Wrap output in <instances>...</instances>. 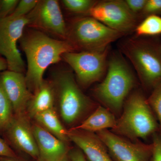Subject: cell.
Returning a JSON list of instances; mask_svg holds the SVG:
<instances>
[{"label": "cell", "mask_w": 161, "mask_h": 161, "mask_svg": "<svg viewBox=\"0 0 161 161\" xmlns=\"http://www.w3.org/2000/svg\"><path fill=\"white\" fill-rule=\"evenodd\" d=\"M29 26H32L66 39L68 29L58 1H39L36 6L27 15Z\"/></svg>", "instance_id": "8fae6325"}, {"label": "cell", "mask_w": 161, "mask_h": 161, "mask_svg": "<svg viewBox=\"0 0 161 161\" xmlns=\"http://www.w3.org/2000/svg\"><path fill=\"white\" fill-rule=\"evenodd\" d=\"M52 82L61 118L68 125L75 123L89 108L90 99L79 88L71 71L56 73Z\"/></svg>", "instance_id": "8992f818"}, {"label": "cell", "mask_w": 161, "mask_h": 161, "mask_svg": "<svg viewBox=\"0 0 161 161\" xmlns=\"http://www.w3.org/2000/svg\"><path fill=\"white\" fill-rule=\"evenodd\" d=\"M68 156L70 161H87L83 153L79 149H73L69 151Z\"/></svg>", "instance_id": "f1b7e54d"}, {"label": "cell", "mask_w": 161, "mask_h": 161, "mask_svg": "<svg viewBox=\"0 0 161 161\" xmlns=\"http://www.w3.org/2000/svg\"><path fill=\"white\" fill-rule=\"evenodd\" d=\"M125 2L130 11L137 15L142 13L147 0H126Z\"/></svg>", "instance_id": "4316f807"}, {"label": "cell", "mask_w": 161, "mask_h": 161, "mask_svg": "<svg viewBox=\"0 0 161 161\" xmlns=\"http://www.w3.org/2000/svg\"><path fill=\"white\" fill-rule=\"evenodd\" d=\"M38 2L39 1L37 0L20 1L13 12L6 18L14 19L26 16L34 9Z\"/></svg>", "instance_id": "603a6c76"}, {"label": "cell", "mask_w": 161, "mask_h": 161, "mask_svg": "<svg viewBox=\"0 0 161 161\" xmlns=\"http://www.w3.org/2000/svg\"><path fill=\"white\" fill-rule=\"evenodd\" d=\"M7 69V64L6 60L0 56V71L5 70Z\"/></svg>", "instance_id": "f546056e"}, {"label": "cell", "mask_w": 161, "mask_h": 161, "mask_svg": "<svg viewBox=\"0 0 161 161\" xmlns=\"http://www.w3.org/2000/svg\"><path fill=\"white\" fill-rule=\"evenodd\" d=\"M5 130L15 147L36 160L38 159L39 151L32 127L24 114L14 115Z\"/></svg>", "instance_id": "4fadbf2b"}, {"label": "cell", "mask_w": 161, "mask_h": 161, "mask_svg": "<svg viewBox=\"0 0 161 161\" xmlns=\"http://www.w3.org/2000/svg\"><path fill=\"white\" fill-rule=\"evenodd\" d=\"M38 124L60 140L69 141L68 131L60 123L54 109L39 113L34 117Z\"/></svg>", "instance_id": "ac0fdd59"}, {"label": "cell", "mask_w": 161, "mask_h": 161, "mask_svg": "<svg viewBox=\"0 0 161 161\" xmlns=\"http://www.w3.org/2000/svg\"><path fill=\"white\" fill-rule=\"evenodd\" d=\"M98 1L92 0H63L64 6L68 10L76 14H86Z\"/></svg>", "instance_id": "44dd1931"}, {"label": "cell", "mask_w": 161, "mask_h": 161, "mask_svg": "<svg viewBox=\"0 0 161 161\" xmlns=\"http://www.w3.org/2000/svg\"><path fill=\"white\" fill-rule=\"evenodd\" d=\"M29 23L27 15L14 19H0V55L6 60L8 70L23 74L25 70L17 43Z\"/></svg>", "instance_id": "ba28073f"}, {"label": "cell", "mask_w": 161, "mask_h": 161, "mask_svg": "<svg viewBox=\"0 0 161 161\" xmlns=\"http://www.w3.org/2000/svg\"><path fill=\"white\" fill-rule=\"evenodd\" d=\"M17 157L16 154L6 142L0 137V158Z\"/></svg>", "instance_id": "83f0119b"}, {"label": "cell", "mask_w": 161, "mask_h": 161, "mask_svg": "<svg viewBox=\"0 0 161 161\" xmlns=\"http://www.w3.org/2000/svg\"><path fill=\"white\" fill-rule=\"evenodd\" d=\"M19 1L17 0L0 1V19H6L13 12Z\"/></svg>", "instance_id": "cb8c5ba5"}, {"label": "cell", "mask_w": 161, "mask_h": 161, "mask_svg": "<svg viewBox=\"0 0 161 161\" xmlns=\"http://www.w3.org/2000/svg\"><path fill=\"white\" fill-rule=\"evenodd\" d=\"M135 31L138 37L161 34V17L157 15L146 17L142 22L137 25Z\"/></svg>", "instance_id": "d6986e66"}, {"label": "cell", "mask_w": 161, "mask_h": 161, "mask_svg": "<svg viewBox=\"0 0 161 161\" xmlns=\"http://www.w3.org/2000/svg\"><path fill=\"white\" fill-rule=\"evenodd\" d=\"M119 47L132 63L143 86L152 92L161 83L160 45L132 37L124 40Z\"/></svg>", "instance_id": "277c9868"}, {"label": "cell", "mask_w": 161, "mask_h": 161, "mask_svg": "<svg viewBox=\"0 0 161 161\" xmlns=\"http://www.w3.org/2000/svg\"><path fill=\"white\" fill-rule=\"evenodd\" d=\"M13 108L0 81V129L5 130L13 118Z\"/></svg>", "instance_id": "ffe728a7"}, {"label": "cell", "mask_w": 161, "mask_h": 161, "mask_svg": "<svg viewBox=\"0 0 161 161\" xmlns=\"http://www.w3.org/2000/svg\"><path fill=\"white\" fill-rule=\"evenodd\" d=\"M19 41L27 60L26 83L30 91L34 92L44 81L43 75L47 68L59 62L64 54L75 51L67 40L52 38L36 30L26 32Z\"/></svg>", "instance_id": "6da1fadb"}, {"label": "cell", "mask_w": 161, "mask_h": 161, "mask_svg": "<svg viewBox=\"0 0 161 161\" xmlns=\"http://www.w3.org/2000/svg\"><path fill=\"white\" fill-rule=\"evenodd\" d=\"M32 130L39 151L37 161H59L68 155L69 151L65 142L40 125H34Z\"/></svg>", "instance_id": "9a60e30c"}, {"label": "cell", "mask_w": 161, "mask_h": 161, "mask_svg": "<svg viewBox=\"0 0 161 161\" xmlns=\"http://www.w3.org/2000/svg\"><path fill=\"white\" fill-rule=\"evenodd\" d=\"M153 150L150 161H161V132L154 133L152 137Z\"/></svg>", "instance_id": "484cf974"}, {"label": "cell", "mask_w": 161, "mask_h": 161, "mask_svg": "<svg viewBox=\"0 0 161 161\" xmlns=\"http://www.w3.org/2000/svg\"><path fill=\"white\" fill-rule=\"evenodd\" d=\"M107 70L103 81L94 89V95L108 108L119 113L135 86V76L122 55L118 53L110 57Z\"/></svg>", "instance_id": "3957f363"}, {"label": "cell", "mask_w": 161, "mask_h": 161, "mask_svg": "<svg viewBox=\"0 0 161 161\" xmlns=\"http://www.w3.org/2000/svg\"><path fill=\"white\" fill-rule=\"evenodd\" d=\"M116 119L108 109L99 106L92 114L75 129L96 132L112 129L115 126Z\"/></svg>", "instance_id": "e0dca14e"}, {"label": "cell", "mask_w": 161, "mask_h": 161, "mask_svg": "<svg viewBox=\"0 0 161 161\" xmlns=\"http://www.w3.org/2000/svg\"><path fill=\"white\" fill-rule=\"evenodd\" d=\"M108 48L102 51L70 52L64 54V60L75 72L82 86H89L100 80L108 68Z\"/></svg>", "instance_id": "52a82bcc"}, {"label": "cell", "mask_w": 161, "mask_h": 161, "mask_svg": "<svg viewBox=\"0 0 161 161\" xmlns=\"http://www.w3.org/2000/svg\"><path fill=\"white\" fill-rule=\"evenodd\" d=\"M120 118L112 132L131 141L152 138L160 131L158 121L143 94L135 92L125 102Z\"/></svg>", "instance_id": "7a4b0ae2"}, {"label": "cell", "mask_w": 161, "mask_h": 161, "mask_svg": "<svg viewBox=\"0 0 161 161\" xmlns=\"http://www.w3.org/2000/svg\"><path fill=\"white\" fill-rule=\"evenodd\" d=\"M124 35L86 16L74 21L68 29L66 39L75 50L102 51Z\"/></svg>", "instance_id": "5b68a950"}, {"label": "cell", "mask_w": 161, "mask_h": 161, "mask_svg": "<svg viewBox=\"0 0 161 161\" xmlns=\"http://www.w3.org/2000/svg\"><path fill=\"white\" fill-rule=\"evenodd\" d=\"M54 90L51 81L44 80L40 87L34 92L27 105L31 117L53 108L55 102Z\"/></svg>", "instance_id": "2e32d148"}, {"label": "cell", "mask_w": 161, "mask_h": 161, "mask_svg": "<svg viewBox=\"0 0 161 161\" xmlns=\"http://www.w3.org/2000/svg\"><path fill=\"white\" fill-rule=\"evenodd\" d=\"M0 81L12 105L14 115H23L32 95L22 73L6 70L0 75Z\"/></svg>", "instance_id": "7c38bea8"}, {"label": "cell", "mask_w": 161, "mask_h": 161, "mask_svg": "<svg viewBox=\"0 0 161 161\" xmlns=\"http://www.w3.org/2000/svg\"><path fill=\"white\" fill-rule=\"evenodd\" d=\"M147 101L158 121L161 132V83L151 92Z\"/></svg>", "instance_id": "7402d4cb"}, {"label": "cell", "mask_w": 161, "mask_h": 161, "mask_svg": "<svg viewBox=\"0 0 161 161\" xmlns=\"http://www.w3.org/2000/svg\"><path fill=\"white\" fill-rule=\"evenodd\" d=\"M160 47H161V44H160Z\"/></svg>", "instance_id": "d6a6232c"}, {"label": "cell", "mask_w": 161, "mask_h": 161, "mask_svg": "<svg viewBox=\"0 0 161 161\" xmlns=\"http://www.w3.org/2000/svg\"><path fill=\"white\" fill-rule=\"evenodd\" d=\"M86 16L124 35L134 30L137 26V15L130 11L125 1L98 2Z\"/></svg>", "instance_id": "9c48e42d"}, {"label": "cell", "mask_w": 161, "mask_h": 161, "mask_svg": "<svg viewBox=\"0 0 161 161\" xmlns=\"http://www.w3.org/2000/svg\"><path fill=\"white\" fill-rule=\"evenodd\" d=\"M146 17L161 14V0H147L142 13Z\"/></svg>", "instance_id": "d4e9b609"}, {"label": "cell", "mask_w": 161, "mask_h": 161, "mask_svg": "<svg viewBox=\"0 0 161 161\" xmlns=\"http://www.w3.org/2000/svg\"><path fill=\"white\" fill-rule=\"evenodd\" d=\"M70 161L69 158L68 156H66V157H65L63 159H62L60 160V161Z\"/></svg>", "instance_id": "1f68e13d"}, {"label": "cell", "mask_w": 161, "mask_h": 161, "mask_svg": "<svg viewBox=\"0 0 161 161\" xmlns=\"http://www.w3.org/2000/svg\"><path fill=\"white\" fill-rule=\"evenodd\" d=\"M0 161H24L18 158V157H1L0 158Z\"/></svg>", "instance_id": "4dcf8cb0"}, {"label": "cell", "mask_w": 161, "mask_h": 161, "mask_svg": "<svg viewBox=\"0 0 161 161\" xmlns=\"http://www.w3.org/2000/svg\"><path fill=\"white\" fill-rule=\"evenodd\" d=\"M68 137L88 161H114L96 133L74 128L68 131Z\"/></svg>", "instance_id": "5bb4252c"}, {"label": "cell", "mask_w": 161, "mask_h": 161, "mask_svg": "<svg viewBox=\"0 0 161 161\" xmlns=\"http://www.w3.org/2000/svg\"><path fill=\"white\" fill-rule=\"evenodd\" d=\"M95 133L115 161H150L152 143L132 142L108 130Z\"/></svg>", "instance_id": "30bf717a"}]
</instances>
